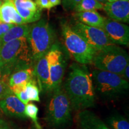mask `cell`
<instances>
[{
	"instance_id": "obj_1",
	"label": "cell",
	"mask_w": 129,
	"mask_h": 129,
	"mask_svg": "<svg viewBox=\"0 0 129 129\" xmlns=\"http://www.w3.org/2000/svg\"><path fill=\"white\" fill-rule=\"evenodd\" d=\"M64 88L72 109L83 111L94 106L96 101L94 84L91 74L84 64L71 65Z\"/></svg>"
},
{
	"instance_id": "obj_2",
	"label": "cell",
	"mask_w": 129,
	"mask_h": 129,
	"mask_svg": "<svg viewBox=\"0 0 129 129\" xmlns=\"http://www.w3.org/2000/svg\"><path fill=\"white\" fill-rule=\"evenodd\" d=\"M34 64L30 57L26 38L3 44L0 49V72L6 75Z\"/></svg>"
},
{
	"instance_id": "obj_3",
	"label": "cell",
	"mask_w": 129,
	"mask_h": 129,
	"mask_svg": "<svg viewBox=\"0 0 129 129\" xmlns=\"http://www.w3.org/2000/svg\"><path fill=\"white\" fill-rule=\"evenodd\" d=\"M30 55L34 64L47 53L54 41V32L44 19L38 20L29 26L26 38Z\"/></svg>"
},
{
	"instance_id": "obj_4",
	"label": "cell",
	"mask_w": 129,
	"mask_h": 129,
	"mask_svg": "<svg viewBox=\"0 0 129 129\" xmlns=\"http://www.w3.org/2000/svg\"><path fill=\"white\" fill-rule=\"evenodd\" d=\"M47 106L46 120L50 125L59 127L71 120V105L68 97L60 87L54 89Z\"/></svg>"
},
{
	"instance_id": "obj_5",
	"label": "cell",
	"mask_w": 129,
	"mask_h": 129,
	"mask_svg": "<svg viewBox=\"0 0 129 129\" xmlns=\"http://www.w3.org/2000/svg\"><path fill=\"white\" fill-rule=\"evenodd\" d=\"M62 34L64 46L75 60L81 64L93 62L97 51L67 24L62 26Z\"/></svg>"
},
{
	"instance_id": "obj_6",
	"label": "cell",
	"mask_w": 129,
	"mask_h": 129,
	"mask_svg": "<svg viewBox=\"0 0 129 129\" xmlns=\"http://www.w3.org/2000/svg\"><path fill=\"white\" fill-rule=\"evenodd\" d=\"M126 51L117 45L114 44L98 51L93 63L96 69L121 75L129 63Z\"/></svg>"
},
{
	"instance_id": "obj_7",
	"label": "cell",
	"mask_w": 129,
	"mask_h": 129,
	"mask_svg": "<svg viewBox=\"0 0 129 129\" xmlns=\"http://www.w3.org/2000/svg\"><path fill=\"white\" fill-rule=\"evenodd\" d=\"M91 77L94 83V90L105 98L117 97L128 89V81L117 74L96 69L93 71Z\"/></svg>"
},
{
	"instance_id": "obj_8",
	"label": "cell",
	"mask_w": 129,
	"mask_h": 129,
	"mask_svg": "<svg viewBox=\"0 0 129 129\" xmlns=\"http://www.w3.org/2000/svg\"><path fill=\"white\" fill-rule=\"evenodd\" d=\"M71 27L97 51L114 44L102 28L89 26L79 22Z\"/></svg>"
},
{
	"instance_id": "obj_9",
	"label": "cell",
	"mask_w": 129,
	"mask_h": 129,
	"mask_svg": "<svg viewBox=\"0 0 129 129\" xmlns=\"http://www.w3.org/2000/svg\"><path fill=\"white\" fill-rule=\"evenodd\" d=\"M48 60L49 68L48 91H51L60 87L65 69L63 55L57 45L53 44L48 52Z\"/></svg>"
},
{
	"instance_id": "obj_10",
	"label": "cell",
	"mask_w": 129,
	"mask_h": 129,
	"mask_svg": "<svg viewBox=\"0 0 129 129\" xmlns=\"http://www.w3.org/2000/svg\"><path fill=\"white\" fill-rule=\"evenodd\" d=\"M102 29L114 44L128 46L129 28L127 25L105 17Z\"/></svg>"
},
{
	"instance_id": "obj_11",
	"label": "cell",
	"mask_w": 129,
	"mask_h": 129,
	"mask_svg": "<svg viewBox=\"0 0 129 129\" xmlns=\"http://www.w3.org/2000/svg\"><path fill=\"white\" fill-rule=\"evenodd\" d=\"M25 23H34L40 20L41 10L38 9L33 0H9Z\"/></svg>"
},
{
	"instance_id": "obj_12",
	"label": "cell",
	"mask_w": 129,
	"mask_h": 129,
	"mask_svg": "<svg viewBox=\"0 0 129 129\" xmlns=\"http://www.w3.org/2000/svg\"><path fill=\"white\" fill-rule=\"evenodd\" d=\"M102 9L112 20L121 23H128V1L117 0L112 3L106 2L103 4Z\"/></svg>"
},
{
	"instance_id": "obj_13",
	"label": "cell",
	"mask_w": 129,
	"mask_h": 129,
	"mask_svg": "<svg viewBox=\"0 0 129 129\" xmlns=\"http://www.w3.org/2000/svg\"><path fill=\"white\" fill-rule=\"evenodd\" d=\"M0 108L10 117L25 118V105L12 93L0 101Z\"/></svg>"
},
{
	"instance_id": "obj_14",
	"label": "cell",
	"mask_w": 129,
	"mask_h": 129,
	"mask_svg": "<svg viewBox=\"0 0 129 129\" xmlns=\"http://www.w3.org/2000/svg\"><path fill=\"white\" fill-rule=\"evenodd\" d=\"M34 74L37 84L42 91H47L49 89V68L48 53L40 58L34 64Z\"/></svg>"
},
{
	"instance_id": "obj_15",
	"label": "cell",
	"mask_w": 129,
	"mask_h": 129,
	"mask_svg": "<svg viewBox=\"0 0 129 129\" xmlns=\"http://www.w3.org/2000/svg\"><path fill=\"white\" fill-rule=\"evenodd\" d=\"M78 121L81 129H111L96 114L86 109L80 112Z\"/></svg>"
},
{
	"instance_id": "obj_16",
	"label": "cell",
	"mask_w": 129,
	"mask_h": 129,
	"mask_svg": "<svg viewBox=\"0 0 129 129\" xmlns=\"http://www.w3.org/2000/svg\"><path fill=\"white\" fill-rule=\"evenodd\" d=\"M0 22L14 25L26 24L9 0H4L0 6Z\"/></svg>"
},
{
	"instance_id": "obj_17",
	"label": "cell",
	"mask_w": 129,
	"mask_h": 129,
	"mask_svg": "<svg viewBox=\"0 0 129 129\" xmlns=\"http://www.w3.org/2000/svg\"><path fill=\"white\" fill-rule=\"evenodd\" d=\"M75 17L78 22L84 25L100 28L103 27L105 19L96 10L77 12Z\"/></svg>"
},
{
	"instance_id": "obj_18",
	"label": "cell",
	"mask_w": 129,
	"mask_h": 129,
	"mask_svg": "<svg viewBox=\"0 0 129 129\" xmlns=\"http://www.w3.org/2000/svg\"><path fill=\"white\" fill-rule=\"evenodd\" d=\"M36 78L34 74V67H30L14 72L9 78V86L26 84L28 82Z\"/></svg>"
},
{
	"instance_id": "obj_19",
	"label": "cell",
	"mask_w": 129,
	"mask_h": 129,
	"mask_svg": "<svg viewBox=\"0 0 129 129\" xmlns=\"http://www.w3.org/2000/svg\"><path fill=\"white\" fill-rule=\"evenodd\" d=\"M29 30L28 24L15 25L1 38L2 45L8 42L22 38H27Z\"/></svg>"
},
{
	"instance_id": "obj_20",
	"label": "cell",
	"mask_w": 129,
	"mask_h": 129,
	"mask_svg": "<svg viewBox=\"0 0 129 129\" xmlns=\"http://www.w3.org/2000/svg\"><path fill=\"white\" fill-rule=\"evenodd\" d=\"M103 9V4L96 0H81L75 8L76 12L97 10Z\"/></svg>"
},
{
	"instance_id": "obj_21",
	"label": "cell",
	"mask_w": 129,
	"mask_h": 129,
	"mask_svg": "<svg viewBox=\"0 0 129 129\" xmlns=\"http://www.w3.org/2000/svg\"><path fill=\"white\" fill-rule=\"evenodd\" d=\"M106 125L111 129H129V123L121 115L111 116L106 120Z\"/></svg>"
},
{
	"instance_id": "obj_22",
	"label": "cell",
	"mask_w": 129,
	"mask_h": 129,
	"mask_svg": "<svg viewBox=\"0 0 129 129\" xmlns=\"http://www.w3.org/2000/svg\"><path fill=\"white\" fill-rule=\"evenodd\" d=\"M25 90L29 101L40 102V90L37 86L36 78L28 82L26 85Z\"/></svg>"
},
{
	"instance_id": "obj_23",
	"label": "cell",
	"mask_w": 129,
	"mask_h": 129,
	"mask_svg": "<svg viewBox=\"0 0 129 129\" xmlns=\"http://www.w3.org/2000/svg\"><path fill=\"white\" fill-rule=\"evenodd\" d=\"M38 107L34 104H28L25 105V114L26 117L31 118L34 122L37 129H41L38 122Z\"/></svg>"
},
{
	"instance_id": "obj_24",
	"label": "cell",
	"mask_w": 129,
	"mask_h": 129,
	"mask_svg": "<svg viewBox=\"0 0 129 129\" xmlns=\"http://www.w3.org/2000/svg\"><path fill=\"white\" fill-rule=\"evenodd\" d=\"M81 0H61L64 10L67 11L74 10L75 8Z\"/></svg>"
},
{
	"instance_id": "obj_25",
	"label": "cell",
	"mask_w": 129,
	"mask_h": 129,
	"mask_svg": "<svg viewBox=\"0 0 129 129\" xmlns=\"http://www.w3.org/2000/svg\"><path fill=\"white\" fill-rule=\"evenodd\" d=\"M12 93V91L10 89L9 85L6 84L4 81L0 80V99H3Z\"/></svg>"
},
{
	"instance_id": "obj_26",
	"label": "cell",
	"mask_w": 129,
	"mask_h": 129,
	"mask_svg": "<svg viewBox=\"0 0 129 129\" xmlns=\"http://www.w3.org/2000/svg\"><path fill=\"white\" fill-rule=\"evenodd\" d=\"M34 2L38 9L40 10H50L52 8L49 0H35Z\"/></svg>"
},
{
	"instance_id": "obj_27",
	"label": "cell",
	"mask_w": 129,
	"mask_h": 129,
	"mask_svg": "<svg viewBox=\"0 0 129 129\" xmlns=\"http://www.w3.org/2000/svg\"><path fill=\"white\" fill-rule=\"evenodd\" d=\"M14 94H15L16 96H17V98H18V99L20 100V101L22 102V103H23L25 105L26 104H28L29 103V99H28V96H27V95H26V93L25 88H24L23 89L19 91L18 92H17Z\"/></svg>"
},
{
	"instance_id": "obj_28",
	"label": "cell",
	"mask_w": 129,
	"mask_h": 129,
	"mask_svg": "<svg viewBox=\"0 0 129 129\" xmlns=\"http://www.w3.org/2000/svg\"><path fill=\"white\" fill-rule=\"evenodd\" d=\"M14 24H9L0 22V38L4 35L6 32L9 31L13 26Z\"/></svg>"
},
{
	"instance_id": "obj_29",
	"label": "cell",
	"mask_w": 129,
	"mask_h": 129,
	"mask_svg": "<svg viewBox=\"0 0 129 129\" xmlns=\"http://www.w3.org/2000/svg\"><path fill=\"white\" fill-rule=\"evenodd\" d=\"M120 76L122 77V78H124V80L128 81L129 79V63L127 64L126 67H125V68L124 69V70L122 71V73L121 74Z\"/></svg>"
},
{
	"instance_id": "obj_30",
	"label": "cell",
	"mask_w": 129,
	"mask_h": 129,
	"mask_svg": "<svg viewBox=\"0 0 129 129\" xmlns=\"http://www.w3.org/2000/svg\"><path fill=\"white\" fill-rule=\"evenodd\" d=\"M51 5V7H56L61 4V0H49Z\"/></svg>"
},
{
	"instance_id": "obj_31",
	"label": "cell",
	"mask_w": 129,
	"mask_h": 129,
	"mask_svg": "<svg viewBox=\"0 0 129 129\" xmlns=\"http://www.w3.org/2000/svg\"><path fill=\"white\" fill-rule=\"evenodd\" d=\"M0 129H10L7 124L3 121H0Z\"/></svg>"
},
{
	"instance_id": "obj_32",
	"label": "cell",
	"mask_w": 129,
	"mask_h": 129,
	"mask_svg": "<svg viewBox=\"0 0 129 129\" xmlns=\"http://www.w3.org/2000/svg\"><path fill=\"white\" fill-rule=\"evenodd\" d=\"M96 1H98V2L102 3V4H104L105 3L107 2V1H106V0H96Z\"/></svg>"
},
{
	"instance_id": "obj_33",
	"label": "cell",
	"mask_w": 129,
	"mask_h": 129,
	"mask_svg": "<svg viewBox=\"0 0 129 129\" xmlns=\"http://www.w3.org/2000/svg\"><path fill=\"white\" fill-rule=\"evenodd\" d=\"M106 1H107V2L112 3V2H114V1H117V0H106Z\"/></svg>"
},
{
	"instance_id": "obj_34",
	"label": "cell",
	"mask_w": 129,
	"mask_h": 129,
	"mask_svg": "<svg viewBox=\"0 0 129 129\" xmlns=\"http://www.w3.org/2000/svg\"><path fill=\"white\" fill-rule=\"evenodd\" d=\"M1 46H2V43H1V38H0V49H1Z\"/></svg>"
},
{
	"instance_id": "obj_35",
	"label": "cell",
	"mask_w": 129,
	"mask_h": 129,
	"mask_svg": "<svg viewBox=\"0 0 129 129\" xmlns=\"http://www.w3.org/2000/svg\"><path fill=\"white\" fill-rule=\"evenodd\" d=\"M1 4H2V2H1V1H0V6H1Z\"/></svg>"
},
{
	"instance_id": "obj_36",
	"label": "cell",
	"mask_w": 129,
	"mask_h": 129,
	"mask_svg": "<svg viewBox=\"0 0 129 129\" xmlns=\"http://www.w3.org/2000/svg\"><path fill=\"white\" fill-rule=\"evenodd\" d=\"M122 1H128L129 0H122Z\"/></svg>"
}]
</instances>
